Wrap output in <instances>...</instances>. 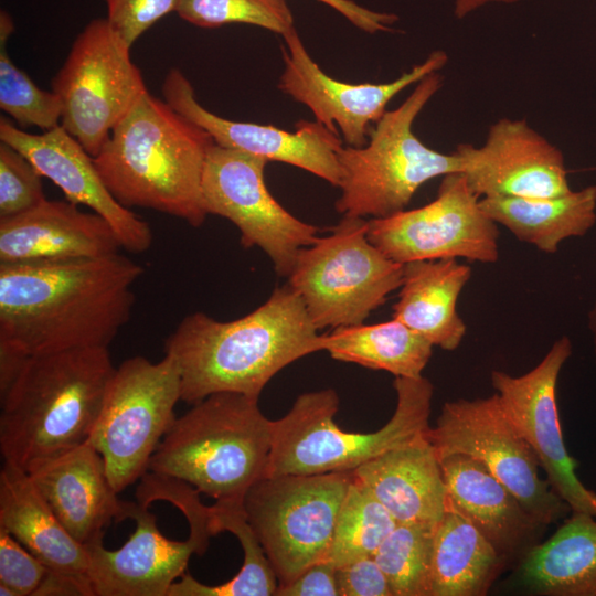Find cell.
Instances as JSON below:
<instances>
[{
	"mask_svg": "<svg viewBox=\"0 0 596 596\" xmlns=\"http://www.w3.org/2000/svg\"><path fill=\"white\" fill-rule=\"evenodd\" d=\"M142 274L119 253L0 264V354L108 348L131 317Z\"/></svg>",
	"mask_w": 596,
	"mask_h": 596,
	"instance_id": "cell-1",
	"label": "cell"
},
{
	"mask_svg": "<svg viewBox=\"0 0 596 596\" xmlns=\"http://www.w3.org/2000/svg\"><path fill=\"white\" fill-rule=\"evenodd\" d=\"M322 350L323 334L288 284L236 320L188 315L164 340L179 370L181 401L190 404L221 392L259 397L279 371Z\"/></svg>",
	"mask_w": 596,
	"mask_h": 596,
	"instance_id": "cell-2",
	"label": "cell"
},
{
	"mask_svg": "<svg viewBox=\"0 0 596 596\" xmlns=\"http://www.w3.org/2000/svg\"><path fill=\"white\" fill-rule=\"evenodd\" d=\"M108 348L19 359L0 373V450L29 472L88 440L115 372Z\"/></svg>",
	"mask_w": 596,
	"mask_h": 596,
	"instance_id": "cell-3",
	"label": "cell"
},
{
	"mask_svg": "<svg viewBox=\"0 0 596 596\" xmlns=\"http://www.w3.org/2000/svg\"><path fill=\"white\" fill-rule=\"evenodd\" d=\"M212 137L148 91L113 129L94 163L125 207L150 209L200 227Z\"/></svg>",
	"mask_w": 596,
	"mask_h": 596,
	"instance_id": "cell-4",
	"label": "cell"
},
{
	"mask_svg": "<svg viewBox=\"0 0 596 596\" xmlns=\"http://www.w3.org/2000/svg\"><path fill=\"white\" fill-rule=\"evenodd\" d=\"M177 417L148 471L180 479L219 502H244L248 489L266 477L272 421L258 397L214 393Z\"/></svg>",
	"mask_w": 596,
	"mask_h": 596,
	"instance_id": "cell-5",
	"label": "cell"
},
{
	"mask_svg": "<svg viewBox=\"0 0 596 596\" xmlns=\"http://www.w3.org/2000/svg\"><path fill=\"white\" fill-rule=\"evenodd\" d=\"M395 411L372 433L345 432L334 415L339 396L333 389L299 395L286 415L272 421V450L266 477L352 472L379 455L427 432L434 395L424 377L395 376Z\"/></svg>",
	"mask_w": 596,
	"mask_h": 596,
	"instance_id": "cell-6",
	"label": "cell"
},
{
	"mask_svg": "<svg viewBox=\"0 0 596 596\" xmlns=\"http://www.w3.org/2000/svg\"><path fill=\"white\" fill-rule=\"evenodd\" d=\"M444 83L439 72L416 83L414 91L395 109L386 110L371 129L363 147H341V195L336 210L342 215L382 219L406 209L427 181L460 172L458 155L427 147L413 125Z\"/></svg>",
	"mask_w": 596,
	"mask_h": 596,
	"instance_id": "cell-7",
	"label": "cell"
},
{
	"mask_svg": "<svg viewBox=\"0 0 596 596\" xmlns=\"http://www.w3.org/2000/svg\"><path fill=\"white\" fill-rule=\"evenodd\" d=\"M403 272L369 241L366 220L343 215L329 235L299 251L287 284L320 330L363 323L400 288Z\"/></svg>",
	"mask_w": 596,
	"mask_h": 596,
	"instance_id": "cell-8",
	"label": "cell"
},
{
	"mask_svg": "<svg viewBox=\"0 0 596 596\" xmlns=\"http://www.w3.org/2000/svg\"><path fill=\"white\" fill-rule=\"evenodd\" d=\"M352 478V472L268 476L248 489L245 514L278 585L326 561Z\"/></svg>",
	"mask_w": 596,
	"mask_h": 596,
	"instance_id": "cell-9",
	"label": "cell"
},
{
	"mask_svg": "<svg viewBox=\"0 0 596 596\" xmlns=\"http://www.w3.org/2000/svg\"><path fill=\"white\" fill-rule=\"evenodd\" d=\"M181 400L175 362L143 356L125 360L109 381L88 441L104 459L108 479L119 493L138 481L177 418Z\"/></svg>",
	"mask_w": 596,
	"mask_h": 596,
	"instance_id": "cell-10",
	"label": "cell"
},
{
	"mask_svg": "<svg viewBox=\"0 0 596 596\" xmlns=\"http://www.w3.org/2000/svg\"><path fill=\"white\" fill-rule=\"evenodd\" d=\"M130 49L106 18L75 38L52 89L62 100L61 126L94 158L147 89Z\"/></svg>",
	"mask_w": 596,
	"mask_h": 596,
	"instance_id": "cell-11",
	"label": "cell"
},
{
	"mask_svg": "<svg viewBox=\"0 0 596 596\" xmlns=\"http://www.w3.org/2000/svg\"><path fill=\"white\" fill-rule=\"evenodd\" d=\"M438 458L460 454L482 462L539 521L550 525L572 512L539 475V461L498 394L446 402L426 432Z\"/></svg>",
	"mask_w": 596,
	"mask_h": 596,
	"instance_id": "cell-12",
	"label": "cell"
},
{
	"mask_svg": "<svg viewBox=\"0 0 596 596\" xmlns=\"http://www.w3.org/2000/svg\"><path fill=\"white\" fill-rule=\"evenodd\" d=\"M366 236L400 264L446 258L491 264L499 258L498 224L460 172L444 175L428 204L366 221Z\"/></svg>",
	"mask_w": 596,
	"mask_h": 596,
	"instance_id": "cell-13",
	"label": "cell"
},
{
	"mask_svg": "<svg viewBox=\"0 0 596 596\" xmlns=\"http://www.w3.org/2000/svg\"><path fill=\"white\" fill-rule=\"evenodd\" d=\"M267 162L213 143L202 177L203 205L207 214L230 220L244 247L263 249L276 273L288 277L299 251L318 238L319 228L300 221L274 199L264 178Z\"/></svg>",
	"mask_w": 596,
	"mask_h": 596,
	"instance_id": "cell-14",
	"label": "cell"
},
{
	"mask_svg": "<svg viewBox=\"0 0 596 596\" xmlns=\"http://www.w3.org/2000/svg\"><path fill=\"white\" fill-rule=\"evenodd\" d=\"M572 352L570 338L563 336L529 372L514 376L493 370L490 380L511 422L536 456L552 490L572 511L596 517V492L578 479L577 462L567 453L560 424L557 381Z\"/></svg>",
	"mask_w": 596,
	"mask_h": 596,
	"instance_id": "cell-15",
	"label": "cell"
},
{
	"mask_svg": "<svg viewBox=\"0 0 596 596\" xmlns=\"http://www.w3.org/2000/svg\"><path fill=\"white\" fill-rule=\"evenodd\" d=\"M285 63L278 87L306 105L316 120L338 134L350 147H363L371 125L386 113V106L400 92L425 76L439 72L448 62L443 50L433 51L422 63L387 83L351 84L327 75L304 46L296 29L283 35Z\"/></svg>",
	"mask_w": 596,
	"mask_h": 596,
	"instance_id": "cell-16",
	"label": "cell"
},
{
	"mask_svg": "<svg viewBox=\"0 0 596 596\" xmlns=\"http://www.w3.org/2000/svg\"><path fill=\"white\" fill-rule=\"evenodd\" d=\"M460 173L482 198H553L572 191L563 152L525 119L500 118L481 146L456 147Z\"/></svg>",
	"mask_w": 596,
	"mask_h": 596,
	"instance_id": "cell-17",
	"label": "cell"
},
{
	"mask_svg": "<svg viewBox=\"0 0 596 596\" xmlns=\"http://www.w3.org/2000/svg\"><path fill=\"white\" fill-rule=\"evenodd\" d=\"M163 99L179 114L203 128L214 143L241 150L267 161L301 168L339 187L341 169L338 152L342 141L322 124L300 120L289 132L272 125L234 121L204 108L195 98L190 81L171 68L162 83Z\"/></svg>",
	"mask_w": 596,
	"mask_h": 596,
	"instance_id": "cell-18",
	"label": "cell"
},
{
	"mask_svg": "<svg viewBox=\"0 0 596 596\" xmlns=\"http://www.w3.org/2000/svg\"><path fill=\"white\" fill-rule=\"evenodd\" d=\"M0 141L26 157L42 177L61 189L68 202L85 205L104 217L123 248L142 253L151 246L153 235L149 223L113 196L93 157L61 125L35 135L1 117Z\"/></svg>",
	"mask_w": 596,
	"mask_h": 596,
	"instance_id": "cell-19",
	"label": "cell"
},
{
	"mask_svg": "<svg viewBox=\"0 0 596 596\" xmlns=\"http://www.w3.org/2000/svg\"><path fill=\"white\" fill-rule=\"evenodd\" d=\"M148 508L125 501V519H132L136 528L118 550L106 549L103 540L85 545L94 596H168L191 555H202L190 535L185 541L166 538Z\"/></svg>",
	"mask_w": 596,
	"mask_h": 596,
	"instance_id": "cell-20",
	"label": "cell"
},
{
	"mask_svg": "<svg viewBox=\"0 0 596 596\" xmlns=\"http://www.w3.org/2000/svg\"><path fill=\"white\" fill-rule=\"evenodd\" d=\"M439 462L447 508L467 519L507 565L515 567L542 541L549 525L533 517L479 460L455 454Z\"/></svg>",
	"mask_w": 596,
	"mask_h": 596,
	"instance_id": "cell-21",
	"label": "cell"
},
{
	"mask_svg": "<svg viewBox=\"0 0 596 596\" xmlns=\"http://www.w3.org/2000/svg\"><path fill=\"white\" fill-rule=\"evenodd\" d=\"M52 511L81 544L103 540L111 521L125 520L100 454L87 440L26 472Z\"/></svg>",
	"mask_w": 596,
	"mask_h": 596,
	"instance_id": "cell-22",
	"label": "cell"
},
{
	"mask_svg": "<svg viewBox=\"0 0 596 596\" xmlns=\"http://www.w3.org/2000/svg\"><path fill=\"white\" fill-rule=\"evenodd\" d=\"M121 243L97 213L65 201L0 219V264L94 258L119 253Z\"/></svg>",
	"mask_w": 596,
	"mask_h": 596,
	"instance_id": "cell-23",
	"label": "cell"
},
{
	"mask_svg": "<svg viewBox=\"0 0 596 596\" xmlns=\"http://www.w3.org/2000/svg\"><path fill=\"white\" fill-rule=\"evenodd\" d=\"M397 523L437 524L447 509L439 458L426 433L352 471Z\"/></svg>",
	"mask_w": 596,
	"mask_h": 596,
	"instance_id": "cell-24",
	"label": "cell"
},
{
	"mask_svg": "<svg viewBox=\"0 0 596 596\" xmlns=\"http://www.w3.org/2000/svg\"><path fill=\"white\" fill-rule=\"evenodd\" d=\"M0 528L49 570L92 588L86 546L67 532L29 475L8 462L0 471Z\"/></svg>",
	"mask_w": 596,
	"mask_h": 596,
	"instance_id": "cell-25",
	"label": "cell"
},
{
	"mask_svg": "<svg viewBox=\"0 0 596 596\" xmlns=\"http://www.w3.org/2000/svg\"><path fill=\"white\" fill-rule=\"evenodd\" d=\"M470 277L471 267L455 258L404 264L392 318L423 336L433 345L446 351L456 350L467 331L457 311V302Z\"/></svg>",
	"mask_w": 596,
	"mask_h": 596,
	"instance_id": "cell-26",
	"label": "cell"
},
{
	"mask_svg": "<svg viewBox=\"0 0 596 596\" xmlns=\"http://www.w3.org/2000/svg\"><path fill=\"white\" fill-rule=\"evenodd\" d=\"M514 578L532 595L596 596V517L572 511L519 562Z\"/></svg>",
	"mask_w": 596,
	"mask_h": 596,
	"instance_id": "cell-27",
	"label": "cell"
},
{
	"mask_svg": "<svg viewBox=\"0 0 596 596\" xmlns=\"http://www.w3.org/2000/svg\"><path fill=\"white\" fill-rule=\"evenodd\" d=\"M482 210L519 241L553 254L571 237H582L596 223V185L553 198H482Z\"/></svg>",
	"mask_w": 596,
	"mask_h": 596,
	"instance_id": "cell-28",
	"label": "cell"
},
{
	"mask_svg": "<svg viewBox=\"0 0 596 596\" xmlns=\"http://www.w3.org/2000/svg\"><path fill=\"white\" fill-rule=\"evenodd\" d=\"M505 567L492 544L447 508L435 529L429 596H483Z\"/></svg>",
	"mask_w": 596,
	"mask_h": 596,
	"instance_id": "cell-29",
	"label": "cell"
},
{
	"mask_svg": "<svg viewBox=\"0 0 596 596\" xmlns=\"http://www.w3.org/2000/svg\"><path fill=\"white\" fill-rule=\"evenodd\" d=\"M433 344L401 321L334 328L323 334V351L334 360L419 377L433 354Z\"/></svg>",
	"mask_w": 596,
	"mask_h": 596,
	"instance_id": "cell-30",
	"label": "cell"
},
{
	"mask_svg": "<svg viewBox=\"0 0 596 596\" xmlns=\"http://www.w3.org/2000/svg\"><path fill=\"white\" fill-rule=\"evenodd\" d=\"M209 528L212 535L227 531L240 541L244 562L240 572L224 584L210 586L183 574L168 596H272L278 587L275 571L257 536L251 528L244 502H219L209 507Z\"/></svg>",
	"mask_w": 596,
	"mask_h": 596,
	"instance_id": "cell-31",
	"label": "cell"
},
{
	"mask_svg": "<svg viewBox=\"0 0 596 596\" xmlns=\"http://www.w3.org/2000/svg\"><path fill=\"white\" fill-rule=\"evenodd\" d=\"M396 525L389 510L353 476L337 517L326 561L337 568L373 556Z\"/></svg>",
	"mask_w": 596,
	"mask_h": 596,
	"instance_id": "cell-32",
	"label": "cell"
},
{
	"mask_svg": "<svg viewBox=\"0 0 596 596\" xmlns=\"http://www.w3.org/2000/svg\"><path fill=\"white\" fill-rule=\"evenodd\" d=\"M436 525L397 523L373 555L393 596H429Z\"/></svg>",
	"mask_w": 596,
	"mask_h": 596,
	"instance_id": "cell-33",
	"label": "cell"
},
{
	"mask_svg": "<svg viewBox=\"0 0 596 596\" xmlns=\"http://www.w3.org/2000/svg\"><path fill=\"white\" fill-rule=\"evenodd\" d=\"M14 23L7 11L0 13V108L23 127L49 131L61 125L63 104L53 91L41 89L9 57L7 42Z\"/></svg>",
	"mask_w": 596,
	"mask_h": 596,
	"instance_id": "cell-34",
	"label": "cell"
},
{
	"mask_svg": "<svg viewBox=\"0 0 596 596\" xmlns=\"http://www.w3.org/2000/svg\"><path fill=\"white\" fill-rule=\"evenodd\" d=\"M175 12L201 28L245 23L281 35L295 29L286 0H179Z\"/></svg>",
	"mask_w": 596,
	"mask_h": 596,
	"instance_id": "cell-35",
	"label": "cell"
},
{
	"mask_svg": "<svg viewBox=\"0 0 596 596\" xmlns=\"http://www.w3.org/2000/svg\"><path fill=\"white\" fill-rule=\"evenodd\" d=\"M42 175L31 161L0 142V219L25 213L46 200Z\"/></svg>",
	"mask_w": 596,
	"mask_h": 596,
	"instance_id": "cell-36",
	"label": "cell"
},
{
	"mask_svg": "<svg viewBox=\"0 0 596 596\" xmlns=\"http://www.w3.org/2000/svg\"><path fill=\"white\" fill-rule=\"evenodd\" d=\"M47 567L0 528V595L34 596Z\"/></svg>",
	"mask_w": 596,
	"mask_h": 596,
	"instance_id": "cell-37",
	"label": "cell"
},
{
	"mask_svg": "<svg viewBox=\"0 0 596 596\" xmlns=\"http://www.w3.org/2000/svg\"><path fill=\"white\" fill-rule=\"evenodd\" d=\"M107 21L129 47L161 18L177 10L179 0H104Z\"/></svg>",
	"mask_w": 596,
	"mask_h": 596,
	"instance_id": "cell-38",
	"label": "cell"
},
{
	"mask_svg": "<svg viewBox=\"0 0 596 596\" xmlns=\"http://www.w3.org/2000/svg\"><path fill=\"white\" fill-rule=\"evenodd\" d=\"M339 596H393L390 584L374 556H366L336 568Z\"/></svg>",
	"mask_w": 596,
	"mask_h": 596,
	"instance_id": "cell-39",
	"label": "cell"
},
{
	"mask_svg": "<svg viewBox=\"0 0 596 596\" xmlns=\"http://www.w3.org/2000/svg\"><path fill=\"white\" fill-rule=\"evenodd\" d=\"M277 596H339L336 567L327 561L307 567L295 579L278 585Z\"/></svg>",
	"mask_w": 596,
	"mask_h": 596,
	"instance_id": "cell-40",
	"label": "cell"
},
{
	"mask_svg": "<svg viewBox=\"0 0 596 596\" xmlns=\"http://www.w3.org/2000/svg\"><path fill=\"white\" fill-rule=\"evenodd\" d=\"M341 13L353 25L368 33L391 32L398 18L394 13L366 9L352 0H318Z\"/></svg>",
	"mask_w": 596,
	"mask_h": 596,
	"instance_id": "cell-41",
	"label": "cell"
},
{
	"mask_svg": "<svg viewBox=\"0 0 596 596\" xmlns=\"http://www.w3.org/2000/svg\"><path fill=\"white\" fill-rule=\"evenodd\" d=\"M94 596L91 587L81 581L61 573L47 570L34 596Z\"/></svg>",
	"mask_w": 596,
	"mask_h": 596,
	"instance_id": "cell-42",
	"label": "cell"
},
{
	"mask_svg": "<svg viewBox=\"0 0 596 596\" xmlns=\"http://www.w3.org/2000/svg\"><path fill=\"white\" fill-rule=\"evenodd\" d=\"M523 0H453L454 15L461 20L492 4H514Z\"/></svg>",
	"mask_w": 596,
	"mask_h": 596,
	"instance_id": "cell-43",
	"label": "cell"
},
{
	"mask_svg": "<svg viewBox=\"0 0 596 596\" xmlns=\"http://www.w3.org/2000/svg\"><path fill=\"white\" fill-rule=\"evenodd\" d=\"M588 328L590 330L592 338H593L595 361H596V297L588 315Z\"/></svg>",
	"mask_w": 596,
	"mask_h": 596,
	"instance_id": "cell-44",
	"label": "cell"
}]
</instances>
